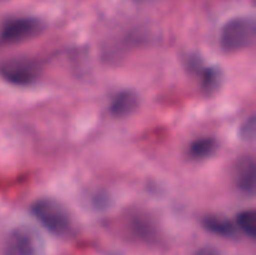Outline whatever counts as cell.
<instances>
[{"mask_svg": "<svg viewBox=\"0 0 256 255\" xmlns=\"http://www.w3.org/2000/svg\"><path fill=\"white\" fill-rule=\"evenodd\" d=\"M40 68L36 62L28 58H15L0 66V74L10 84L26 86L39 78Z\"/></svg>", "mask_w": 256, "mask_h": 255, "instance_id": "3957f363", "label": "cell"}, {"mask_svg": "<svg viewBox=\"0 0 256 255\" xmlns=\"http://www.w3.org/2000/svg\"><path fill=\"white\" fill-rule=\"evenodd\" d=\"M255 35L256 24L252 18H232L225 22L220 32V48L228 54L242 52L254 44Z\"/></svg>", "mask_w": 256, "mask_h": 255, "instance_id": "7a4b0ae2", "label": "cell"}, {"mask_svg": "<svg viewBox=\"0 0 256 255\" xmlns=\"http://www.w3.org/2000/svg\"><path fill=\"white\" fill-rule=\"evenodd\" d=\"M204 228L212 234L218 236L232 239L236 236L238 228L232 224L226 218L219 216V215H209L204 219Z\"/></svg>", "mask_w": 256, "mask_h": 255, "instance_id": "ba28073f", "label": "cell"}, {"mask_svg": "<svg viewBox=\"0 0 256 255\" xmlns=\"http://www.w3.org/2000/svg\"><path fill=\"white\" fill-rule=\"evenodd\" d=\"M236 225L244 234L254 239L256 236V212L255 210H244L236 216Z\"/></svg>", "mask_w": 256, "mask_h": 255, "instance_id": "7c38bea8", "label": "cell"}, {"mask_svg": "<svg viewBox=\"0 0 256 255\" xmlns=\"http://www.w3.org/2000/svg\"><path fill=\"white\" fill-rule=\"evenodd\" d=\"M222 72L219 68L210 66L204 70L202 74V89L206 94H214L222 86Z\"/></svg>", "mask_w": 256, "mask_h": 255, "instance_id": "8fae6325", "label": "cell"}, {"mask_svg": "<svg viewBox=\"0 0 256 255\" xmlns=\"http://www.w3.org/2000/svg\"><path fill=\"white\" fill-rule=\"evenodd\" d=\"M44 22L38 18H15L5 22L2 30V38L4 42L16 44V42H22L36 38L44 32Z\"/></svg>", "mask_w": 256, "mask_h": 255, "instance_id": "277c9868", "label": "cell"}, {"mask_svg": "<svg viewBox=\"0 0 256 255\" xmlns=\"http://www.w3.org/2000/svg\"><path fill=\"white\" fill-rule=\"evenodd\" d=\"M194 255H220V252H218L215 248L202 246V248H200L199 250H196Z\"/></svg>", "mask_w": 256, "mask_h": 255, "instance_id": "5bb4252c", "label": "cell"}, {"mask_svg": "<svg viewBox=\"0 0 256 255\" xmlns=\"http://www.w3.org/2000/svg\"><path fill=\"white\" fill-rule=\"evenodd\" d=\"M139 106V98L132 90L118 92L110 104V112L115 118H126L132 115Z\"/></svg>", "mask_w": 256, "mask_h": 255, "instance_id": "52a82bcc", "label": "cell"}, {"mask_svg": "<svg viewBox=\"0 0 256 255\" xmlns=\"http://www.w3.org/2000/svg\"><path fill=\"white\" fill-rule=\"evenodd\" d=\"M218 149V142L214 138H200L194 140L189 146L188 154L194 160H205L212 156Z\"/></svg>", "mask_w": 256, "mask_h": 255, "instance_id": "30bf717a", "label": "cell"}, {"mask_svg": "<svg viewBox=\"0 0 256 255\" xmlns=\"http://www.w3.org/2000/svg\"><path fill=\"white\" fill-rule=\"evenodd\" d=\"M235 185L242 192L254 195L256 188V165L252 156H242L234 168Z\"/></svg>", "mask_w": 256, "mask_h": 255, "instance_id": "8992f818", "label": "cell"}, {"mask_svg": "<svg viewBox=\"0 0 256 255\" xmlns=\"http://www.w3.org/2000/svg\"><path fill=\"white\" fill-rule=\"evenodd\" d=\"M30 212L40 224L58 236H68L72 230V222L66 208L50 198H42L34 202Z\"/></svg>", "mask_w": 256, "mask_h": 255, "instance_id": "6da1fadb", "label": "cell"}, {"mask_svg": "<svg viewBox=\"0 0 256 255\" xmlns=\"http://www.w3.org/2000/svg\"><path fill=\"white\" fill-rule=\"evenodd\" d=\"M255 129H256V124H255V116H250L249 119H246V122L242 125V129H240V135L244 140L246 142H252L255 138Z\"/></svg>", "mask_w": 256, "mask_h": 255, "instance_id": "4fadbf2b", "label": "cell"}, {"mask_svg": "<svg viewBox=\"0 0 256 255\" xmlns=\"http://www.w3.org/2000/svg\"><path fill=\"white\" fill-rule=\"evenodd\" d=\"M39 242L29 226H16L9 232L5 242V255H38Z\"/></svg>", "mask_w": 256, "mask_h": 255, "instance_id": "5b68a950", "label": "cell"}, {"mask_svg": "<svg viewBox=\"0 0 256 255\" xmlns=\"http://www.w3.org/2000/svg\"><path fill=\"white\" fill-rule=\"evenodd\" d=\"M130 230L138 239H142L144 242L154 240L155 236H156V230H155L154 224L145 215H134V216H132Z\"/></svg>", "mask_w": 256, "mask_h": 255, "instance_id": "9c48e42d", "label": "cell"}, {"mask_svg": "<svg viewBox=\"0 0 256 255\" xmlns=\"http://www.w3.org/2000/svg\"><path fill=\"white\" fill-rule=\"evenodd\" d=\"M132 2H139V4H142V2H152V0H132Z\"/></svg>", "mask_w": 256, "mask_h": 255, "instance_id": "9a60e30c", "label": "cell"}]
</instances>
